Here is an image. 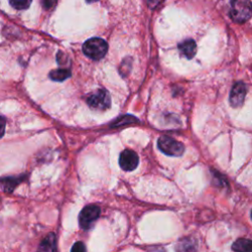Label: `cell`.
I'll return each instance as SVG.
<instances>
[{"label":"cell","mask_w":252,"mask_h":252,"mask_svg":"<svg viewBox=\"0 0 252 252\" xmlns=\"http://www.w3.org/2000/svg\"><path fill=\"white\" fill-rule=\"evenodd\" d=\"M229 16L235 23H245L252 16V3L248 0L232 1Z\"/></svg>","instance_id":"1"},{"label":"cell","mask_w":252,"mask_h":252,"mask_svg":"<svg viewBox=\"0 0 252 252\" xmlns=\"http://www.w3.org/2000/svg\"><path fill=\"white\" fill-rule=\"evenodd\" d=\"M83 51L91 59L99 60L107 52V43L102 38L92 37L83 44Z\"/></svg>","instance_id":"2"},{"label":"cell","mask_w":252,"mask_h":252,"mask_svg":"<svg viewBox=\"0 0 252 252\" xmlns=\"http://www.w3.org/2000/svg\"><path fill=\"white\" fill-rule=\"evenodd\" d=\"M158 147L163 154L171 157H181L184 153V145L168 136L159 137Z\"/></svg>","instance_id":"3"},{"label":"cell","mask_w":252,"mask_h":252,"mask_svg":"<svg viewBox=\"0 0 252 252\" xmlns=\"http://www.w3.org/2000/svg\"><path fill=\"white\" fill-rule=\"evenodd\" d=\"M100 215L99 207L95 205L86 206L79 215V224L83 229H89L93 226Z\"/></svg>","instance_id":"4"},{"label":"cell","mask_w":252,"mask_h":252,"mask_svg":"<svg viewBox=\"0 0 252 252\" xmlns=\"http://www.w3.org/2000/svg\"><path fill=\"white\" fill-rule=\"evenodd\" d=\"M88 104L95 109H106L110 106L111 99L109 94L104 90H97L88 97Z\"/></svg>","instance_id":"5"},{"label":"cell","mask_w":252,"mask_h":252,"mask_svg":"<svg viewBox=\"0 0 252 252\" xmlns=\"http://www.w3.org/2000/svg\"><path fill=\"white\" fill-rule=\"evenodd\" d=\"M139 163L138 155L132 150H124L119 156V165L125 171L134 170Z\"/></svg>","instance_id":"6"},{"label":"cell","mask_w":252,"mask_h":252,"mask_svg":"<svg viewBox=\"0 0 252 252\" xmlns=\"http://www.w3.org/2000/svg\"><path fill=\"white\" fill-rule=\"evenodd\" d=\"M246 94V87L242 82H238L234 84L231 89L230 95H229V102L231 106L238 107L242 105Z\"/></svg>","instance_id":"7"},{"label":"cell","mask_w":252,"mask_h":252,"mask_svg":"<svg viewBox=\"0 0 252 252\" xmlns=\"http://www.w3.org/2000/svg\"><path fill=\"white\" fill-rule=\"evenodd\" d=\"M37 252H58L56 245V236L53 232L48 233L41 240Z\"/></svg>","instance_id":"8"},{"label":"cell","mask_w":252,"mask_h":252,"mask_svg":"<svg viewBox=\"0 0 252 252\" xmlns=\"http://www.w3.org/2000/svg\"><path fill=\"white\" fill-rule=\"evenodd\" d=\"M178 50L187 59H191L197 51L196 42L193 39H185L178 44Z\"/></svg>","instance_id":"9"},{"label":"cell","mask_w":252,"mask_h":252,"mask_svg":"<svg viewBox=\"0 0 252 252\" xmlns=\"http://www.w3.org/2000/svg\"><path fill=\"white\" fill-rule=\"evenodd\" d=\"M234 252H252V240L247 238H239L232 244Z\"/></svg>","instance_id":"10"},{"label":"cell","mask_w":252,"mask_h":252,"mask_svg":"<svg viewBox=\"0 0 252 252\" xmlns=\"http://www.w3.org/2000/svg\"><path fill=\"white\" fill-rule=\"evenodd\" d=\"M21 177H5V178H1L0 180V184L1 187L4 191L6 192H11L14 190V188L21 182Z\"/></svg>","instance_id":"11"},{"label":"cell","mask_w":252,"mask_h":252,"mask_svg":"<svg viewBox=\"0 0 252 252\" xmlns=\"http://www.w3.org/2000/svg\"><path fill=\"white\" fill-rule=\"evenodd\" d=\"M71 76V72L68 69H55L49 73L51 80L56 82H62Z\"/></svg>","instance_id":"12"},{"label":"cell","mask_w":252,"mask_h":252,"mask_svg":"<svg viewBox=\"0 0 252 252\" xmlns=\"http://www.w3.org/2000/svg\"><path fill=\"white\" fill-rule=\"evenodd\" d=\"M10 5L13 6L15 9L18 10H24L27 9L31 5V1H25V0H17V1H10Z\"/></svg>","instance_id":"13"},{"label":"cell","mask_w":252,"mask_h":252,"mask_svg":"<svg viewBox=\"0 0 252 252\" xmlns=\"http://www.w3.org/2000/svg\"><path fill=\"white\" fill-rule=\"evenodd\" d=\"M71 252H87L86 246L82 241H77L73 244L71 248Z\"/></svg>","instance_id":"14"},{"label":"cell","mask_w":252,"mask_h":252,"mask_svg":"<svg viewBox=\"0 0 252 252\" xmlns=\"http://www.w3.org/2000/svg\"><path fill=\"white\" fill-rule=\"evenodd\" d=\"M5 125H6L5 118L0 116V138H2L5 133Z\"/></svg>","instance_id":"15"},{"label":"cell","mask_w":252,"mask_h":252,"mask_svg":"<svg viewBox=\"0 0 252 252\" xmlns=\"http://www.w3.org/2000/svg\"><path fill=\"white\" fill-rule=\"evenodd\" d=\"M251 219H252V211H251Z\"/></svg>","instance_id":"16"}]
</instances>
